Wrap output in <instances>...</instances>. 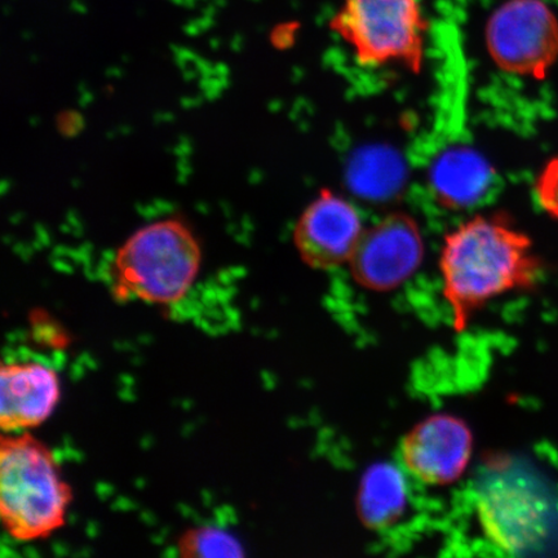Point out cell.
Masks as SVG:
<instances>
[{
    "mask_svg": "<svg viewBox=\"0 0 558 558\" xmlns=\"http://www.w3.org/2000/svg\"><path fill=\"white\" fill-rule=\"evenodd\" d=\"M404 474L397 466L380 463L369 466L361 478L357 511L368 529H386L401 518L407 506Z\"/></svg>",
    "mask_w": 558,
    "mask_h": 558,
    "instance_id": "8fae6325",
    "label": "cell"
},
{
    "mask_svg": "<svg viewBox=\"0 0 558 558\" xmlns=\"http://www.w3.org/2000/svg\"><path fill=\"white\" fill-rule=\"evenodd\" d=\"M179 555L184 558H242V542L228 530L202 525L185 530L178 539Z\"/></svg>",
    "mask_w": 558,
    "mask_h": 558,
    "instance_id": "7c38bea8",
    "label": "cell"
},
{
    "mask_svg": "<svg viewBox=\"0 0 558 558\" xmlns=\"http://www.w3.org/2000/svg\"><path fill=\"white\" fill-rule=\"evenodd\" d=\"M331 29L364 68L399 64L421 73L427 25L417 0H345Z\"/></svg>",
    "mask_w": 558,
    "mask_h": 558,
    "instance_id": "277c9868",
    "label": "cell"
},
{
    "mask_svg": "<svg viewBox=\"0 0 558 558\" xmlns=\"http://www.w3.org/2000/svg\"><path fill=\"white\" fill-rule=\"evenodd\" d=\"M535 190L544 211L558 220V158L544 167L536 180Z\"/></svg>",
    "mask_w": 558,
    "mask_h": 558,
    "instance_id": "4fadbf2b",
    "label": "cell"
},
{
    "mask_svg": "<svg viewBox=\"0 0 558 558\" xmlns=\"http://www.w3.org/2000/svg\"><path fill=\"white\" fill-rule=\"evenodd\" d=\"M473 448V432L464 418L448 413L432 414L403 436L402 470L423 485L449 486L469 470Z\"/></svg>",
    "mask_w": 558,
    "mask_h": 558,
    "instance_id": "52a82bcc",
    "label": "cell"
},
{
    "mask_svg": "<svg viewBox=\"0 0 558 558\" xmlns=\"http://www.w3.org/2000/svg\"><path fill=\"white\" fill-rule=\"evenodd\" d=\"M61 399L58 373L39 362L0 368V428L3 434L34 429L50 418Z\"/></svg>",
    "mask_w": 558,
    "mask_h": 558,
    "instance_id": "30bf717a",
    "label": "cell"
},
{
    "mask_svg": "<svg viewBox=\"0 0 558 558\" xmlns=\"http://www.w3.org/2000/svg\"><path fill=\"white\" fill-rule=\"evenodd\" d=\"M364 230L357 208L341 195L324 190L300 215L294 244L308 267L332 269L351 260Z\"/></svg>",
    "mask_w": 558,
    "mask_h": 558,
    "instance_id": "9c48e42d",
    "label": "cell"
},
{
    "mask_svg": "<svg viewBox=\"0 0 558 558\" xmlns=\"http://www.w3.org/2000/svg\"><path fill=\"white\" fill-rule=\"evenodd\" d=\"M438 267L457 332L494 300L533 289L542 275L532 240L498 215L473 216L446 235Z\"/></svg>",
    "mask_w": 558,
    "mask_h": 558,
    "instance_id": "6da1fadb",
    "label": "cell"
},
{
    "mask_svg": "<svg viewBox=\"0 0 558 558\" xmlns=\"http://www.w3.org/2000/svg\"><path fill=\"white\" fill-rule=\"evenodd\" d=\"M486 46L504 72L541 80L558 61V19L542 0H509L488 20Z\"/></svg>",
    "mask_w": 558,
    "mask_h": 558,
    "instance_id": "5b68a950",
    "label": "cell"
},
{
    "mask_svg": "<svg viewBox=\"0 0 558 558\" xmlns=\"http://www.w3.org/2000/svg\"><path fill=\"white\" fill-rule=\"evenodd\" d=\"M424 256L421 226L407 213H392L365 228L348 265L361 288L390 292L416 275Z\"/></svg>",
    "mask_w": 558,
    "mask_h": 558,
    "instance_id": "8992f818",
    "label": "cell"
},
{
    "mask_svg": "<svg viewBox=\"0 0 558 558\" xmlns=\"http://www.w3.org/2000/svg\"><path fill=\"white\" fill-rule=\"evenodd\" d=\"M507 466L487 474L478 486L477 514L481 529L495 547L520 553L538 543L543 535L541 500Z\"/></svg>",
    "mask_w": 558,
    "mask_h": 558,
    "instance_id": "ba28073f",
    "label": "cell"
},
{
    "mask_svg": "<svg viewBox=\"0 0 558 558\" xmlns=\"http://www.w3.org/2000/svg\"><path fill=\"white\" fill-rule=\"evenodd\" d=\"M201 264L199 242L183 221L150 222L117 250L110 268L111 290L120 302L177 304L193 288Z\"/></svg>",
    "mask_w": 558,
    "mask_h": 558,
    "instance_id": "3957f363",
    "label": "cell"
},
{
    "mask_svg": "<svg viewBox=\"0 0 558 558\" xmlns=\"http://www.w3.org/2000/svg\"><path fill=\"white\" fill-rule=\"evenodd\" d=\"M72 487L48 446L27 432L0 441V519L12 539L50 538L65 525Z\"/></svg>",
    "mask_w": 558,
    "mask_h": 558,
    "instance_id": "7a4b0ae2",
    "label": "cell"
}]
</instances>
